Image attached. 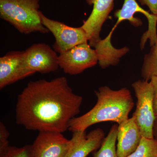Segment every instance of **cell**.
Listing matches in <instances>:
<instances>
[{"label": "cell", "instance_id": "13", "mask_svg": "<svg viewBox=\"0 0 157 157\" xmlns=\"http://www.w3.org/2000/svg\"><path fill=\"white\" fill-rule=\"evenodd\" d=\"M142 136L135 119H128L118 124L117 153L119 157H127L139 145Z\"/></svg>", "mask_w": 157, "mask_h": 157}, {"label": "cell", "instance_id": "10", "mask_svg": "<svg viewBox=\"0 0 157 157\" xmlns=\"http://www.w3.org/2000/svg\"><path fill=\"white\" fill-rule=\"evenodd\" d=\"M86 2L90 6H93V9L81 27L87 34L89 45L94 48L101 40V29L114 8V0H86Z\"/></svg>", "mask_w": 157, "mask_h": 157}, {"label": "cell", "instance_id": "21", "mask_svg": "<svg viewBox=\"0 0 157 157\" xmlns=\"http://www.w3.org/2000/svg\"><path fill=\"white\" fill-rule=\"evenodd\" d=\"M153 135L154 138L157 140V117L156 118L153 129Z\"/></svg>", "mask_w": 157, "mask_h": 157}, {"label": "cell", "instance_id": "17", "mask_svg": "<svg viewBox=\"0 0 157 157\" xmlns=\"http://www.w3.org/2000/svg\"><path fill=\"white\" fill-rule=\"evenodd\" d=\"M0 157H33L32 145L20 147L9 146Z\"/></svg>", "mask_w": 157, "mask_h": 157}, {"label": "cell", "instance_id": "4", "mask_svg": "<svg viewBox=\"0 0 157 157\" xmlns=\"http://www.w3.org/2000/svg\"><path fill=\"white\" fill-rule=\"evenodd\" d=\"M132 86L137 98L136 108L133 113L142 137L153 139V129L156 117L154 109L153 90L150 81L139 80L133 82Z\"/></svg>", "mask_w": 157, "mask_h": 157}, {"label": "cell", "instance_id": "8", "mask_svg": "<svg viewBox=\"0 0 157 157\" xmlns=\"http://www.w3.org/2000/svg\"><path fill=\"white\" fill-rule=\"evenodd\" d=\"M35 73L27 66L24 51L8 52L0 58V89Z\"/></svg>", "mask_w": 157, "mask_h": 157}, {"label": "cell", "instance_id": "3", "mask_svg": "<svg viewBox=\"0 0 157 157\" xmlns=\"http://www.w3.org/2000/svg\"><path fill=\"white\" fill-rule=\"evenodd\" d=\"M40 0H0V17L21 33H47L39 11Z\"/></svg>", "mask_w": 157, "mask_h": 157}, {"label": "cell", "instance_id": "12", "mask_svg": "<svg viewBox=\"0 0 157 157\" xmlns=\"http://www.w3.org/2000/svg\"><path fill=\"white\" fill-rule=\"evenodd\" d=\"M73 133L71 146L66 157H86L101 147L105 137L104 131L99 128L88 134L86 131Z\"/></svg>", "mask_w": 157, "mask_h": 157}, {"label": "cell", "instance_id": "5", "mask_svg": "<svg viewBox=\"0 0 157 157\" xmlns=\"http://www.w3.org/2000/svg\"><path fill=\"white\" fill-rule=\"evenodd\" d=\"M42 24L52 33L56 39L54 50L59 54L63 53L76 45L87 43L88 38L82 27H72L57 21L50 19L40 12Z\"/></svg>", "mask_w": 157, "mask_h": 157}, {"label": "cell", "instance_id": "6", "mask_svg": "<svg viewBox=\"0 0 157 157\" xmlns=\"http://www.w3.org/2000/svg\"><path fill=\"white\" fill-rule=\"evenodd\" d=\"M59 67L67 74H80L98 63V58L94 48L89 44L82 43L76 45L58 56Z\"/></svg>", "mask_w": 157, "mask_h": 157}, {"label": "cell", "instance_id": "7", "mask_svg": "<svg viewBox=\"0 0 157 157\" xmlns=\"http://www.w3.org/2000/svg\"><path fill=\"white\" fill-rule=\"evenodd\" d=\"M138 12L142 13L146 16L148 22V30L141 37L140 43L142 45H145L147 41L149 39L151 46L157 41V15L151 14L142 9L136 0H124L121 9L115 11L114 17L117 20L113 29H115L121 22L124 20L128 21L131 24L135 27L142 25L143 23L141 19L134 17V14Z\"/></svg>", "mask_w": 157, "mask_h": 157}, {"label": "cell", "instance_id": "18", "mask_svg": "<svg viewBox=\"0 0 157 157\" xmlns=\"http://www.w3.org/2000/svg\"><path fill=\"white\" fill-rule=\"evenodd\" d=\"M9 133L4 123L0 122V155L8 149L9 147Z\"/></svg>", "mask_w": 157, "mask_h": 157}, {"label": "cell", "instance_id": "2", "mask_svg": "<svg viewBox=\"0 0 157 157\" xmlns=\"http://www.w3.org/2000/svg\"><path fill=\"white\" fill-rule=\"evenodd\" d=\"M95 93L97 98L95 105L85 114L70 121L68 130L70 132L86 131L93 125L103 122H114L119 124L129 118L134 102L128 89L124 87L113 90L104 86Z\"/></svg>", "mask_w": 157, "mask_h": 157}, {"label": "cell", "instance_id": "14", "mask_svg": "<svg viewBox=\"0 0 157 157\" xmlns=\"http://www.w3.org/2000/svg\"><path fill=\"white\" fill-rule=\"evenodd\" d=\"M117 124L111 127L94 157H119L117 153Z\"/></svg>", "mask_w": 157, "mask_h": 157}, {"label": "cell", "instance_id": "19", "mask_svg": "<svg viewBox=\"0 0 157 157\" xmlns=\"http://www.w3.org/2000/svg\"><path fill=\"white\" fill-rule=\"evenodd\" d=\"M141 6L148 7L151 14L157 15V0H137Z\"/></svg>", "mask_w": 157, "mask_h": 157}, {"label": "cell", "instance_id": "20", "mask_svg": "<svg viewBox=\"0 0 157 157\" xmlns=\"http://www.w3.org/2000/svg\"><path fill=\"white\" fill-rule=\"evenodd\" d=\"M152 85L153 90V101L154 109L155 115L157 117V76H153L150 79Z\"/></svg>", "mask_w": 157, "mask_h": 157}, {"label": "cell", "instance_id": "15", "mask_svg": "<svg viewBox=\"0 0 157 157\" xmlns=\"http://www.w3.org/2000/svg\"><path fill=\"white\" fill-rule=\"evenodd\" d=\"M141 71L144 80L150 81L152 77L157 76V41L151 46L149 53L144 56Z\"/></svg>", "mask_w": 157, "mask_h": 157}, {"label": "cell", "instance_id": "16", "mask_svg": "<svg viewBox=\"0 0 157 157\" xmlns=\"http://www.w3.org/2000/svg\"><path fill=\"white\" fill-rule=\"evenodd\" d=\"M127 157H157V140L142 137L137 148Z\"/></svg>", "mask_w": 157, "mask_h": 157}, {"label": "cell", "instance_id": "9", "mask_svg": "<svg viewBox=\"0 0 157 157\" xmlns=\"http://www.w3.org/2000/svg\"><path fill=\"white\" fill-rule=\"evenodd\" d=\"M61 133L40 132L32 144L33 157H66L71 146Z\"/></svg>", "mask_w": 157, "mask_h": 157}, {"label": "cell", "instance_id": "1", "mask_svg": "<svg viewBox=\"0 0 157 157\" xmlns=\"http://www.w3.org/2000/svg\"><path fill=\"white\" fill-rule=\"evenodd\" d=\"M82 101L64 76L30 81L17 97L16 123L30 131L63 133L80 112Z\"/></svg>", "mask_w": 157, "mask_h": 157}, {"label": "cell", "instance_id": "11", "mask_svg": "<svg viewBox=\"0 0 157 157\" xmlns=\"http://www.w3.org/2000/svg\"><path fill=\"white\" fill-rule=\"evenodd\" d=\"M24 55L27 66L35 73H50L59 67L56 52L45 43L31 45L25 51Z\"/></svg>", "mask_w": 157, "mask_h": 157}]
</instances>
